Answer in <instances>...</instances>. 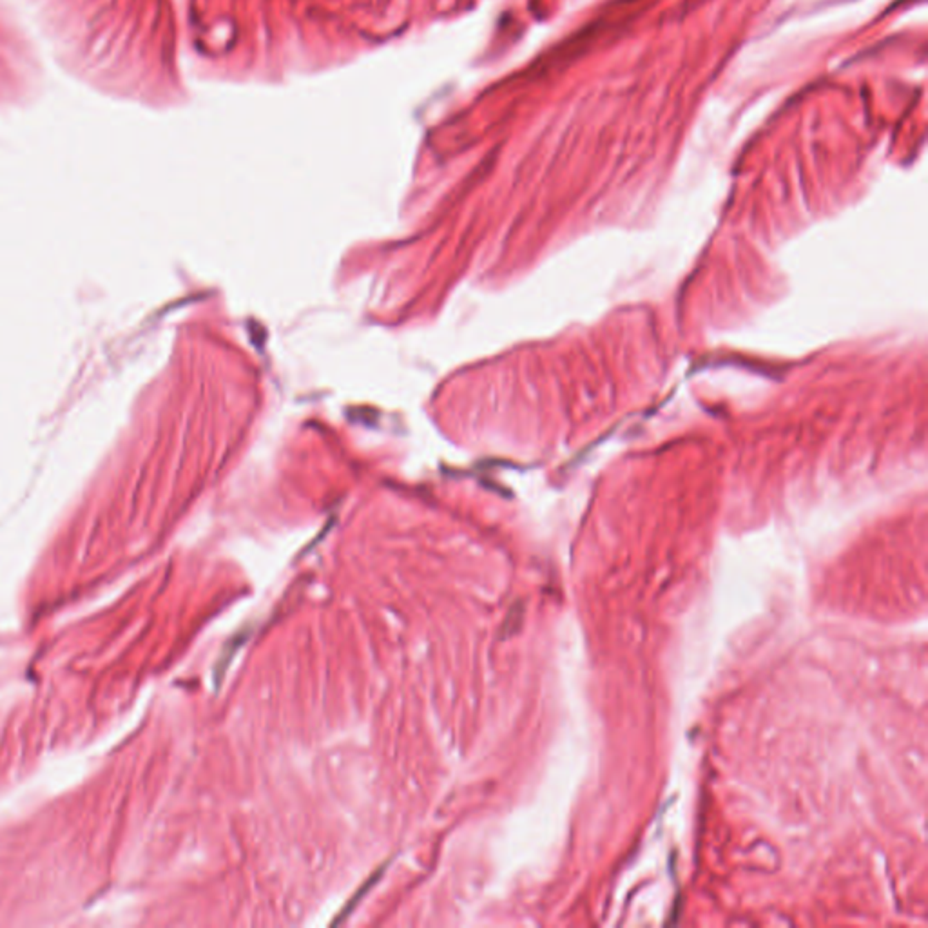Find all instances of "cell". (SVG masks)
I'll list each match as a JSON object with an SVG mask.
<instances>
[{"mask_svg": "<svg viewBox=\"0 0 928 928\" xmlns=\"http://www.w3.org/2000/svg\"><path fill=\"white\" fill-rule=\"evenodd\" d=\"M384 869H386V865H384V867H381V869H379V870H377V872H375V874H374V876H372V878H370V880H368V881H365V883H363V887H361V889H359V890H357V894H354V896H352V899H351V901H348V903H346V907H345V909L341 910V912H339V916H337V918H335V919H334V925H339V923H341V921H345V919H346V918H348V916H351V912H352V910H354V909H355V907H357V905H359V903H361V899L365 898V896H366V892H368V890H372V889H374V885H375V883H377V881H379V878H381V876H383Z\"/></svg>", "mask_w": 928, "mask_h": 928, "instance_id": "6da1fadb", "label": "cell"}, {"mask_svg": "<svg viewBox=\"0 0 928 928\" xmlns=\"http://www.w3.org/2000/svg\"><path fill=\"white\" fill-rule=\"evenodd\" d=\"M248 631H250V629L247 627L245 631L238 633V635H236V637H233V640L227 644V647H225V651H224V658H221V662H218V667H216V685H219V682H221V676H224V673L227 671V666L230 664V660L234 658V653L238 651L239 647L244 646L245 642H247Z\"/></svg>", "mask_w": 928, "mask_h": 928, "instance_id": "7a4b0ae2", "label": "cell"}]
</instances>
